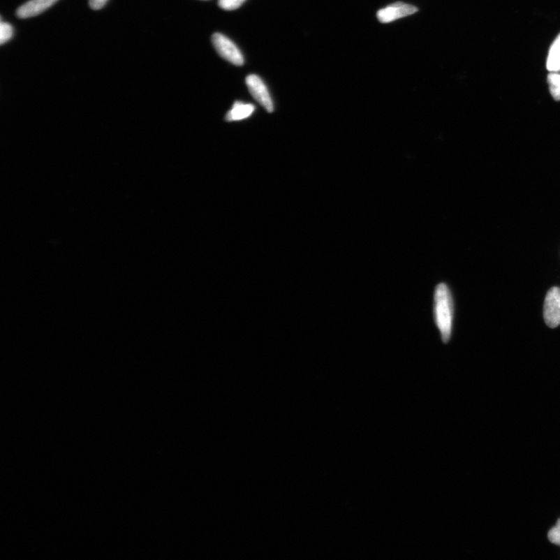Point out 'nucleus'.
I'll return each instance as SVG.
<instances>
[{
	"instance_id": "obj_8",
	"label": "nucleus",
	"mask_w": 560,
	"mask_h": 560,
	"mask_svg": "<svg viewBox=\"0 0 560 560\" xmlns=\"http://www.w3.org/2000/svg\"><path fill=\"white\" fill-rule=\"evenodd\" d=\"M547 69L550 72L560 71V35L552 44L547 60Z\"/></svg>"
},
{
	"instance_id": "obj_11",
	"label": "nucleus",
	"mask_w": 560,
	"mask_h": 560,
	"mask_svg": "<svg viewBox=\"0 0 560 560\" xmlns=\"http://www.w3.org/2000/svg\"><path fill=\"white\" fill-rule=\"evenodd\" d=\"M246 1V0H219L218 5L225 10H236Z\"/></svg>"
},
{
	"instance_id": "obj_6",
	"label": "nucleus",
	"mask_w": 560,
	"mask_h": 560,
	"mask_svg": "<svg viewBox=\"0 0 560 560\" xmlns=\"http://www.w3.org/2000/svg\"><path fill=\"white\" fill-rule=\"evenodd\" d=\"M58 0H30L18 8L17 15L22 19L36 17L50 8Z\"/></svg>"
},
{
	"instance_id": "obj_3",
	"label": "nucleus",
	"mask_w": 560,
	"mask_h": 560,
	"mask_svg": "<svg viewBox=\"0 0 560 560\" xmlns=\"http://www.w3.org/2000/svg\"><path fill=\"white\" fill-rule=\"evenodd\" d=\"M246 84L249 88L252 97H253L259 104H260L266 111L272 112L273 107L272 101L264 82L262 79L257 76V75H249L246 78Z\"/></svg>"
},
{
	"instance_id": "obj_1",
	"label": "nucleus",
	"mask_w": 560,
	"mask_h": 560,
	"mask_svg": "<svg viewBox=\"0 0 560 560\" xmlns=\"http://www.w3.org/2000/svg\"><path fill=\"white\" fill-rule=\"evenodd\" d=\"M434 314L436 327L443 343H448L452 337L454 320V302L448 286L445 283L436 286L434 297Z\"/></svg>"
},
{
	"instance_id": "obj_5",
	"label": "nucleus",
	"mask_w": 560,
	"mask_h": 560,
	"mask_svg": "<svg viewBox=\"0 0 560 560\" xmlns=\"http://www.w3.org/2000/svg\"><path fill=\"white\" fill-rule=\"evenodd\" d=\"M418 10L415 6L397 2L378 10L377 17L381 23L388 24L395 22L396 20L413 15Z\"/></svg>"
},
{
	"instance_id": "obj_9",
	"label": "nucleus",
	"mask_w": 560,
	"mask_h": 560,
	"mask_svg": "<svg viewBox=\"0 0 560 560\" xmlns=\"http://www.w3.org/2000/svg\"><path fill=\"white\" fill-rule=\"evenodd\" d=\"M548 83L553 98L560 101V74L552 72L548 77Z\"/></svg>"
},
{
	"instance_id": "obj_13",
	"label": "nucleus",
	"mask_w": 560,
	"mask_h": 560,
	"mask_svg": "<svg viewBox=\"0 0 560 560\" xmlns=\"http://www.w3.org/2000/svg\"><path fill=\"white\" fill-rule=\"evenodd\" d=\"M108 0H89L91 8L95 10L103 8Z\"/></svg>"
},
{
	"instance_id": "obj_2",
	"label": "nucleus",
	"mask_w": 560,
	"mask_h": 560,
	"mask_svg": "<svg viewBox=\"0 0 560 560\" xmlns=\"http://www.w3.org/2000/svg\"><path fill=\"white\" fill-rule=\"evenodd\" d=\"M212 40H213L216 52L219 53L222 58L236 66H242L244 64L243 54L236 45L228 37L224 36L222 34L215 33L212 37Z\"/></svg>"
},
{
	"instance_id": "obj_10",
	"label": "nucleus",
	"mask_w": 560,
	"mask_h": 560,
	"mask_svg": "<svg viewBox=\"0 0 560 560\" xmlns=\"http://www.w3.org/2000/svg\"><path fill=\"white\" fill-rule=\"evenodd\" d=\"M13 35V29L12 26L2 22L0 24V44L3 45L10 40Z\"/></svg>"
},
{
	"instance_id": "obj_7",
	"label": "nucleus",
	"mask_w": 560,
	"mask_h": 560,
	"mask_svg": "<svg viewBox=\"0 0 560 560\" xmlns=\"http://www.w3.org/2000/svg\"><path fill=\"white\" fill-rule=\"evenodd\" d=\"M255 111L253 105L244 104L242 102H235L233 108L226 115L228 121H240L250 117Z\"/></svg>"
},
{
	"instance_id": "obj_12",
	"label": "nucleus",
	"mask_w": 560,
	"mask_h": 560,
	"mask_svg": "<svg viewBox=\"0 0 560 560\" xmlns=\"http://www.w3.org/2000/svg\"><path fill=\"white\" fill-rule=\"evenodd\" d=\"M548 537L551 543L560 545V519L555 527L550 531Z\"/></svg>"
},
{
	"instance_id": "obj_4",
	"label": "nucleus",
	"mask_w": 560,
	"mask_h": 560,
	"mask_svg": "<svg viewBox=\"0 0 560 560\" xmlns=\"http://www.w3.org/2000/svg\"><path fill=\"white\" fill-rule=\"evenodd\" d=\"M544 319L552 329L560 325V289L558 288H551L545 297Z\"/></svg>"
}]
</instances>
